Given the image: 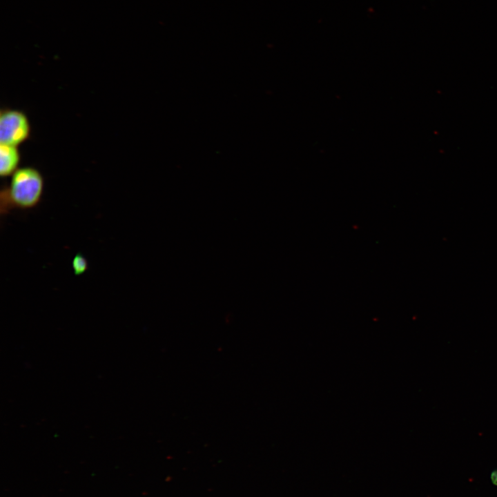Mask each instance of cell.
<instances>
[{"instance_id": "cell-1", "label": "cell", "mask_w": 497, "mask_h": 497, "mask_svg": "<svg viewBox=\"0 0 497 497\" xmlns=\"http://www.w3.org/2000/svg\"><path fill=\"white\" fill-rule=\"evenodd\" d=\"M44 179L39 170L34 167L19 168L12 175L8 185L2 187L0 193L1 215L13 208L30 209L41 200Z\"/></svg>"}, {"instance_id": "cell-2", "label": "cell", "mask_w": 497, "mask_h": 497, "mask_svg": "<svg viewBox=\"0 0 497 497\" xmlns=\"http://www.w3.org/2000/svg\"><path fill=\"white\" fill-rule=\"evenodd\" d=\"M30 135V124L21 110L2 108L0 112V144L18 146Z\"/></svg>"}, {"instance_id": "cell-3", "label": "cell", "mask_w": 497, "mask_h": 497, "mask_svg": "<svg viewBox=\"0 0 497 497\" xmlns=\"http://www.w3.org/2000/svg\"><path fill=\"white\" fill-rule=\"evenodd\" d=\"M21 156L18 146L0 144V175H12L18 168Z\"/></svg>"}, {"instance_id": "cell-4", "label": "cell", "mask_w": 497, "mask_h": 497, "mask_svg": "<svg viewBox=\"0 0 497 497\" xmlns=\"http://www.w3.org/2000/svg\"><path fill=\"white\" fill-rule=\"evenodd\" d=\"M72 268L75 275L84 274L88 268L86 258L81 253H77L72 259Z\"/></svg>"}, {"instance_id": "cell-5", "label": "cell", "mask_w": 497, "mask_h": 497, "mask_svg": "<svg viewBox=\"0 0 497 497\" xmlns=\"http://www.w3.org/2000/svg\"><path fill=\"white\" fill-rule=\"evenodd\" d=\"M492 477H496V478H494V479H492V480H497V474H492Z\"/></svg>"}]
</instances>
